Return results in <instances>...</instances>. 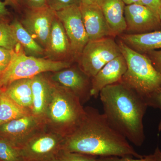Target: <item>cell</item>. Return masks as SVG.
Masks as SVG:
<instances>
[{"mask_svg": "<svg viewBox=\"0 0 161 161\" xmlns=\"http://www.w3.org/2000/svg\"><path fill=\"white\" fill-rule=\"evenodd\" d=\"M85 109L84 118L77 129L64 139L62 150L96 157H143L112 126L103 113L92 107Z\"/></svg>", "mask_w": 161, "mask_h": 161, "instance_id": "obj_1", "label": "cell"}, {"mask_svg": "<svg viewBox=\"0 0 161 161\" xmlns=\"http://www.w3.org/2000/svg\"><path fill=\"white\" fill-rule=\"evenodd\" d=\"M99 96L110 124L136 146H142L143 118L148 107L143 98L121 81L103 88Z\"/></svg>", "mask_w": 161, "mask_h": 161, "instance_id": "obj_2", "label": "cell"}, {"mask_svg": "<svg viewBox=\"0 0 161 161\" xmlns=\"http://www.w3.org/2000/svg\"><path fill=\"white\" fill-rule=\"evenodd\" d=\"M53 82L51 96L43 119L47 130L65 138L81 123L85 109L71 91Z\"/></svg>", "mask_w": 161, "mask_h": 161, "instance_id": "obj_3", "label": "cell"}, {"mask_svg": "<svg viewBox=\"0 0 161 161\" xmlns=\"http://www.w3.org/2000/svg\"><path fill=\"white\" fill-rule=\"evenodd\" d=\"M118 44L126 62V72L120 81L140 95L148 107L161 87V75L145 54L132 49L119 40Z\"/></svg>", "mask_w": 161, "mask_h": 161, "instance_id": "obj_4", "label": "cell"}, {"mask_svg": "<svg viewBox=\"0 0 161 161\" xmlns=\"http://www.w3.org/2000/svg\"><path fill=\"white\" fill-rule=\"evenodd\" d=\"M70 61H56L25 54L23 48L15 52L11 63L0 77V88L5 89L14 80L31 78L42 73L58 71L69 67Z\"/></svg>", "mask_w": 161, "mask_h": 161, "instance_id": "obj_5", "label": "cell"}, {"mask_svg": "<svg viewBox=\"0 0 161 161\" xmlns=\"http://www.w3.org/2000/svg\"><path fill=\"white\" fill-rule=\"evenodd\" d=\"M120 55L118 43L112 37L90 41L78 58V66L92 78L107 64Z\"/></svg>", "mask_w": 161, "mask_h": 161, "instance_id": "obj_6", "label": "cell"}, {"mask_svg": "<svg viewBox=\"0 0 161 161\" xmlns=\"http://www.w3.org/2000/svg\"><path fill=\"white\" fill-rule=\"evenodd\" d=\"M46 130L43 119L31 114L0 125V138L21 149L35 136Z\"/></svg>", "mask_w": 161, "mask_h": 161, "instance_id": "obj_7", "label": "cell"}, {"mask_svg": "<svg viewBox=\"0 0 161 161\" xmlns=\"http://www.w3.org/2000/svg\"><path fill=\"white\" fill-rule=\"evenodd\" d=\"M64 139L47 130L40 132L21 148L24 161H48L57 158Z\"/></svg>", "mask_w": 161, "mask_h": 161, "instance_id": "obj_8", "label": "cell"}, {"mask_svg": "<svg viewBox=\"0 0 161 161\" xmlns=\"http://www.w3.org/2000/svg\"><path fill=\"white\" fill-rule=\"evenodd\" d=\"M69 40L74 60H78L89 39L82 21L80 7L73 5L56 11Z\"/></svg>", "mask_w": 161, "mask_h": 161, "instance_id": "obj_9", "label": "cell"}, {"mask_svg": "<svg viewBox=\"0 0 161 161\" xmlns=\"http://www.w3.org/2000/svg\"><path fill=\"white\" fill-rule=\"evenodd\" d=\"M56 17V11L48 6L37 9H26L20 22L32 37L45 49Z\"/></svg>", "mask_w": 161, "mask_h": 161, "instance_id": "obj_10", "label": "cell"}, {"mask_svg": "<svg viewBox=\"0 0 161 161\" xmlns=\"http://www.w3.org/2000/svg\"><path fill=\"white\" fill-rule=\"evenodd\" d=\"M47 75L52 81L71 91L82 105L92 97V78L82 71L78 65H72L58 71L48 72Z\"/></svg>", "mask_w": 161, "mask_h": 161, "instance_id": "obj_11", "label": "cell"}, {"mask_svg": "<svg viewBox=\"0 0 161 161\" xmlns=\"http://www.w3.org/2000/svg\"><path fill=\"white\" fill-rule=\"evenodd\" d=\"M124 15L126 30L133 34L145 33L161 30V21L158 15L141 4L126 5Z\"/></svg>", "mask_w": 161, "mask_h": 161, "instance_id": "obj_12", "label": "cell"}, {"mask_svg": "<svg viewBox=\"0 0 161 161\" xmlns=\"http://www.w3.org/2000/svg\"><path fill=\"white\" fill-rule=\"evenodd\" d=\"M79 7L89 41L114 37L108 25L101 7L81 3Z\"/></svg>", "mask_w": 161, "mask_h": 161, "instance_id": "obj_13", "label": "cell"}, {"mask_svg": "<svg viewBox=\"0 0 161 161\" xmlns=\"http://www.w3.org/2000/svg\"><path fill=\"white\" fill-rule=\"evenodd\" d=\"M45 51V58L53 61L72 62L71 60H74L69 40L63 24L57 16Z\"/></svg>", "mask_w": 161, "mask_h": 161, "instance_id": "obj_14", "label": "cell"}, {"mask_svg": "<svg viewBox=\"0 0 161 161\" xmlns=\"http://www.w3.org/2000/svg\"><path fill=\"white\" fill-rule=\"evenodd\" d=\"M127 69L126 62L122 54L107 64L92 78V97L97 98L103 88L120 81Z\"/></svg>", "mask_w": 161, "mask_h": 161, "instance_id": "obj_15", "label": "cell"}, {"mask_svg": "<svg viewBox=\"0 0 161 161\" xmlns=\"http://www.w3.org/2000/svg\"><path fill=\"white\" fill-rule=\"evenodd\" d=\"M33 93L32 114L43 119L51 96L53 82L47 73H42L31 78Z\"/></svg>", "mask_w": 161, "mask_h": 161, "instance_id": "obj_16", "label": "cell"}, {"mask_svg": "<svg viewBox=\"0 0 161 161\" xmlns=\"http://www.w3.org/2000/svg\"><path fill=\"white\" fill-rule=\"evenodd\" d=\"M125 4L122 0H103L101 9L114 36L126 30L125 19Z\"/></svg>", "mask_w": 161, "mask_h": 161, "instance_id": "obj_17", "label": "cell"}, {"mask_svg": "<svg viewBox=\"0 0 161 161\" xmlns=\"http://www.w3.org/2000/svg\"><path fill=\"white\" fill-rule=\"evenodd\" d=\"M120 36V40L124 43L141 53L161 50V30L145 33Z\"/></svg>", "mask_w": 161, "mask_h": 161, "instance_id": "obj_18", "label": "cell"}, {"mask_svg": "<svg viewBox=\"0 0 161 161\" xmlns=\"http://www.w3.org/2000/svg\"><path fill=\"white\" fill-rule=\"evenodd\" d=\"M2 91L16 103L31 112L33 107L31 78L14 80Z\"/></svg>", "mask_w": 161, "mask_h": 161, "instance_id": "obj_19", "label": "cell"}, {"mask_svg": "<svg viewBox=\"0 0 161 161\" xmlns=\"http://www.w3.org/2000/svg\"><path fill=\"white\" fill-rule=\"evenodd\" d=\"M10 25L15 39L22 47L25 54L36 58H45V49L32 37L20 21L15 19Z\"/></svg>", "mask_w": 161, "mask_h": 161, "instance_id": "obj_20", "label": "cell"}, {"mask_svg": "<svg viewBox=\"0 0 161 161\" xmlns=\"http://www.w3.org/2000/svg\"><path fill=\"white\" fill-rule=\"evenodd\" d=\"M32 114L11 99L5 92L0 93V125L14 119Z\"/></svg>", "mask_w": 161, "mask_h": 161, "instance_id": "obj_21", "label": "cell"}, {"mask_svg": "<svg viewBox=\"0 0 161 161\" xmlns=\"http://www.w3.org/2000/svg\"><path fill=\"white\" fill-rule=\"evenodd\" d=\"M0 47L15 51L22 47L15 39L10 24L7 20L0 19Z\"/></svg>", "mask_w": 161, "mask_h": 161, "instance_id": "obj_22", "label": "cell"}, {"mask_svg": "<svg viewBox=\"0 0 161 161\" xmlns=\"http://www.w3.org/2000/svg\"><path fill=\"white\" fill-rule=\"evenodd\" d=\"M0 161H24L21 149L0 138Z\"/></svg>", "mask_w": 161, "mask_h": 161, "instance_id": "obj_23", "label": "cell"}, {"mask_svg": "<svg viewBox=\"0 0 161 161\" xmlns=\"http://www.w3.org/2000/svg\"><path fill=\"white\" fill-rule=\"evenodd\" d=\"M57 158L60 161H97L95 156L61 150Z\"/></svg>", "mask_w": 161, "mask_h": 161, "instance_id": "obj_24", "label": "cell"}, {"mask_svg": "<svg viewBox=\"0 0 161 161\" xmlns=\"http://www.w3.org/2000/svg\"><path fill=\"white\" fill-rule=\"evenodd\" d=\"M15 53L14 50L0 47V77L8 68Z\"/></svg>", "mask_w": 161, "mask_h": 161, "instance_id": "obj_25", "label": "cell"}, {"mask_svg": "<svg viewBox=\"0 0 161 161\" xmlns=\"http://www.w3.org/2000/svg\"><path fill=\"white\" fill-rule=\"evenodd\" d=\"M97 161H156L155 154L144 155L142 158H133L131 157L107 156L100 157Z\"/></svg>", "mask_w": 161, "mask_h": 161, "instance_id": "obj_26", "label": "cell"}, {"mask_svg": "<svg viewBox=\"0 0 161 161\" xmlns=\"http://www.w3.org/2000/svg\"><path fill=\"white\" fill-rule=\"evenodd\" d=\"M80 3V0H47V6L55 11L73 5L79 6Z\"/></svg>", "mask_w": 161, "mask_h": 161, "instance_id": "obj_27", "label": "cell"}, {"mask_svg": "<svg viewBox=\"0 0 161 161\" xmlns=\"http://www.w3.org/2000/svg\"><path fill=\"white\" fill-rule=\"evenodd\" d=\"M20 6L25 9H37L47 6V0H19Z\"/></svg>", "mask_w": 161, "mask_h": 161, "instance_id": "obj_28", "label": "cell"}, {"mask_svg": "<svg viewBox=\"0 0 161 161\" xmlns=\"http://www.w3.org/2000/svg\"><path fill=\"white\" fill-rule=\"evenodd\" d=\"M145 54L150 59L155 69L161 75V50L149 52Z\"/></svg>", "mask_w": 161, "mask_h": 161, "instance_id": "obj_29", "label": "cell"}, {"mask_svg": "<svg viewBox=\"0 0 161 161\" xmlns=\"http://www.w3.org/2000/svg\"><path fill=\"white\" fill-rule=\"evenodd\" d=\"M138 4L148 7L158 15L161 7V0H140Z\"/></svg>", "mask_w": 161, "mask_h": 161, "instance_id": "obj_30", "label": "cell"}, {"mask_svg": "<svg viewBox=\"0 0 161 161\" xmlns=\"http://www.w3.org/2000/svg\"><path fill=\"white\" fill-rule=\"evenodd\" d=\"M149 107L158 108L160 110L161 112V87L153 97L152 99L150 101V103H149ZM158 130L159 132H160L161 131V118L158 125Z\"/></svg>", "mask_w": 161, "mask_h": 161, "instance_id": "obj_31", "label": "cell"}, {"mask_svg": "<svg viewBox=\"0 0 161 161\" xmlns=\"http://www.w3.org/2000/svg\"><path fill=\"white\" fill-rule=\"evenodd\" d=\"M6 4L4 2L0 1V19L7 20V18L10 16V12L6 7Z\"/></svg>", "mask_w": 161, "mask_h": 161, "instance_id": "obj_32", "label": "cell"}, {"mask_svg": "<svg viewBox=\"0 0 161 161\" xmlns=\"http://www.w3.org/2000/svg\"><path fill=\"white\" fill-rule=\"evenodd\" d=\"M103 0H80V3L89 5H96L101 7Z\"/></svg>", "mask_w": 161, "mask_h": 161, "instance_id": "obj_33", "label": "cell"}, {"mask_svg": "<svg viewBox=\"0 0 161 161\" xmlns=\"http://www.w3.org/2000/svg\"><path fill=\"white\" fill-rule=\"evenodd\" d=\"M5 3H6V5H10L17 9L20 7L19 0H5Z\"/></svg>", "mask_w": 161, "mask_h": 161, "instance_id": "obj_34", "label": "cell"}, {"mask_svg": "<svg viewBox=\"0 0 161 161\" xmlns=\"http://www.w3.org/2000/svg\"><path fill=\"white\" fill-rule=\"evenodd\" d=\"M154 154L155 155L156 161H161V150L159 147H157L154 151Z\"/></svg>", "mask_w": 161, "mask_h": 161, "instance_id": "obj_35", "label": "cell"}, {"mask_svg": "<svg viewBox=\"0 0 161 161\" xmlns=\"http://www.w3.org/2000/svg\"><path fill=\"white\" fill-rule=\"evenodd\" d=\"M125 5H129L133 4H138L140 0H122Z\"/></svg>", "mask_w": 161, "mask_h": 161, "instance_id": "obj_36", "label": "cell"}, {"mask_svg": "<svg viewBox=\"0 0 161 161\" xmlns=\"http://www.w3.org/2000/svg\"><path fill=\"white\" fill-rule=\"evenodd\" d=\"M159 17L161 21V7L160 9L159 12Z\"/></svg>", "mask_w": 161, "mask_h": 161, "instance_id": "obj_37", "label": "cell"}, {"mask_svg": "<svg viewBox=\"0 0 161 161\" xmlns=\"http://www.w3.org/2000/svg\"><path fill=\"white\" fill-rule=\"evenodd\" d=\"M48 161H60L58 158H56L54 159H53L51 160Z\"/></svg>", "mask_w": 161, "mask_h": 161, "instance_id": "obj_38", "label": "cell"}, {"mask_svg": "<svg viewBox=\"0 0 161 161\" xmlns=\"http://www.w3.org/2000/svg\"><path fill=\"white\" fill-rule=\"evenodd\" d=\"M1 91H2V90H1V88H0V93H1Z\"/></svg>", "mask_w": 161, "mask_h": 161, "instance_id": "obj_39", "label": "cell"}]
</instances>
